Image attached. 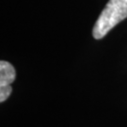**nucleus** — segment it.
Returning <instances> with one entry per match:
<instances>
[{"mask_svg": "<svg viewBox=\"0 0 127 127\" xmlns=\"http://www.w3.org/2000/svg\"><path fill=\"white\" fill-rule=\"evenodd\" d=\"M127 17V0H109L93 27L92 35L99 40Z\"/></svg>", "mask_w": 127, "mask_h": 127, "instance_id": "obj_1", "label": "nucleus"}, {"mask_svg": "<svg viewBox=\"0 0 127 127\" xmlns=\"http://www.w3.org/2000/svg\"><path fill=\"white\" fill-rule=\"evenodd\" d=\"M16 73L14 67L11 64L1 60L0 61V86L4 85H10L15 80Z\"/></svg>", "mask_w": 127, "mask_h": 127, "instance_id": "obj_2", "label": "nucleus"}, {"mask_svg": "<svg viewBox=\"0 0 127 127\" xmlns=\"http://www.w3.org/2000/svg\"><path fill=\"white\" fill-rule=\"evenodd\" d=\"M12 92V88L10 85H4L0 86V102L3 103L9 97Z\"/></svg>", "mask_w": 127, "mask_h": 127, "instance_id": "obj_3", "label": "nucleus"}]
</instances>
